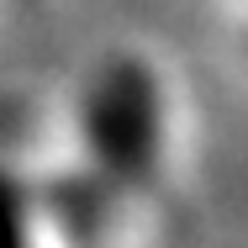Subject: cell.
<instances>
[{
  "label": "cell",
  "instance_id": "6da1fadb",
  "mask_svg": "<svg viewBox=\"0 0 248 248\" xmlns=\"http://www.w3.org/2000/svg\"><path fill=\"white\" fill-rule=\"evenodd\" d=\"M79 132L106 185L143 190L164 153V106H158V79L148 63L138 58L100 63L95 79L85 85Z\"/></svg>",
  "mask_w": 248,
  "mask_h": 248
},
{
  "label": "cell",
  "instance_id": "7a4b0ae2",
  "mask_svg": "<svg viewBox=\"0 0 248 248\" xmlns=\"http://www.w3.org/2000/svg\"><path fill=\"white\" fill-rule=\"evenodd\" d=\"M0 248H32V201L11 169H0Z\"/></svg>",
  "mask_w": 248,
  "mask_h": 248
}]
</instances>
